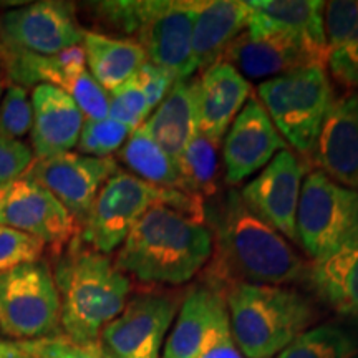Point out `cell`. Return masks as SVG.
Masks as SVG:
<instances>
[{
	"mask_svg": "<svg viewBox=\"0 0 358 358\" xmlns=\"http://www.w3.org/2000/svg\"><path fill=\"white\" fill-rule=\"evenodd\" d=\"M213 252L208 284L226 292L234 284L282 285L307 274L303 259L284 236L244 204L239 191H229L216 213L209 214Z\"/></svg>",
	"mask_w": 358,
	"mask_h": 358,
	"instance_id": "obj_1",
	"label": "cell"
},
{
	"mask_svg": "<svg viewBox=\"0 0 358 358\" xmlns=\"http://www.w3.org/2000/svg\"><path fill=\"white\" fill-rule=\"evenodd\" d=\"M213 257V231L204 221L158 204L134 224L115 266L145 284L181 285Z\"/></svg>",
	"mask_w": 358,
	"mask_h": 358,
	"instance_id": "obj_2",
	"label": "cell"
},
{
	"mask_svg": "<svg viewBox=\"0 0 358 358\" xmlns=\"http://www.w3.org/2000/svg\"><path fill=\"white\" fill-rule=\"evenodd\" d=\"M60 295V329L83 345L98 342L101 330L122 313L131 280L115 262L75 237L55 257L52 268Z\"/></svg>",
	"mask_w": 358,
	"mask_h": 358,
	"instance_id": "obj_3",
	"label": "cell"
},
{
	"mask_svg": "<svg viewBox=\"0 0 358 358\" xmlns=\"http://www.w3.org/2000/svg\"><path fill=\"white\" fill-rule=\"evenodd\" d=\"M226 306L232 340L245 358L277 357L317 319L306 295L280 285L234 284Z\"/></svg>",
	"mask_w": 358,
	"mask_h": 358,
	"instance_id": "obj_4",
	"label": "cell"
},
{
	"mask_svg": "<svg viewBox=\"0 0 358 358\" xmlns=\"http://www.w3.org/2000/svg\"><path fill=\"white\" fill-rule=\"evenodd\" d=\"M164 204L186 216L206 221L203 198L176 189H164L118 169L98 192L78 241L90 249L106 254L120 249L134 224L153 206Z\"/></svg>",
	"mask_w": 358,
	"mask_h": 358,
	"instance_id": "obj_5",
	"label": "cell"
},
{
	"mask_svg": "<svg viewBox=\"0 0 358 358\" xmlns=\"http://www.w3.org/2000/svg\"><path fill=\"white\" fill-rule=\"evenodd\" d=\"M257 95L285 143L306 158L312 156L335 101L324 66H302L266 80L257 87Z\"/></svg>",
	"mask_w": 358,
	"mask_h": 358,
	"instance_id": "obj_6",
	"label": "cell"
},
{
	"mask_svg": "<svg viewBox=\"0 0 358 358\" xmlns=\"http://www.w3.org/2000/svg\"><path fill=\"white\" fill-rule=\"evenodd\" d=\"M60 295L50 264H25L0 274V332L38 340L60 335Z\"/></svg>",
	"mask_w": 358,
	"mask_h": 358,
	"instance_id": "obj_7",
	"label": "cell"
},
{
	"mask_svg": "<svg viewBox=\"0 0 358 358\" xmlns=\"http://www.w3.org/2000/svg\"><path fill=\"white\" fill-rule=\"evenodd\" d=\"M358 232V191L338 185L322 171L303 178L295 234L307 256L324 257Z\"/></svg>",
	"mask_w": 358,
	"mask_h": 358,
	"instance_id": "obj_8",
	"label": "cell"
},
{
	"mask_svg": "<svg viewBox=\"0 0 358 358\" xmlns=\"http://www.w3.org/2000/svg\"><path fill=\"white\" fill-rule=\"evenodd\" d=\"M181 306L173 290H146L128 299L101 330L96 345L106 358H161L168 330Z\"/></svg>",
	"mask_w": 358,
	"mask_h": 358,
	"instance_id": "obj_9",
	"label": "cell"
},
{
	"mask_svg": "<svg viewBox=\"0 0 358 358\" xmlns=\"http://www.w3.org/2000/svg\"><path fill=\"white\" fill-rule=\"evenodd\" d=\"M85 32L73 3L58 0L27 3L0 15L2 50L55 55L82 45Z\"/></svg>",
	"mask_w": 358,
	"mask_h": 358,
	"instance_id": "obj_10",
	"label": "cell"
},
{
	"mask_svg": "<svg viewBox=\"0 0 358 358\" xmlns=\"http://www.w3.org/2000/svg\"><path fill=\"white\" fill-rule=\"evenodd\" d=\"M199 2V0H198ZM196 0H143L136 42L148 62L169 71L174 78H191V40Z\"/></svg>",
	"mask_w": 358,
	"mask_h": 358,
	"instance_id": "obj_11",
	"label": "cell"
},
{
	"mask_svg": "<svg viewBox=\"0 0 358 358\" xmlns=\"http://www.w3.org/2000/svg\"><path fill=\"white\" fill-rule=\"evenodd\" d=\"M0 226L37 237L55 257L80 234V224L64 206L25 176L0 187Z\"/></svg>",
	"mask_w": 358,
	"mask_h": 358,
	"instance_id": "obj_12",
	"label": "cell"
},
{
	"mask_svg": "<svg viewBox=\"0 0 358 358\" xmlns=\"http://www.w3.org/2000/svg\"><path fill=\"white\" fill-rule=\"evenodd\" d=\"M118 169L115 158L64 153L52 158L34 159L25 178L32 179L50 192L82 227L101 186Z\"/></svg>",
	"mask_w": 358,
	"mask_h": 358,
	"instance_id": "obj_13",
	"label": "cell"
},
{
	"mask_svg": "<svg viewBox=\"0 0 358 358\" xmlns=\"http://www.w3.org/2000/svg\"><path fill=\"white\" fill-rule=\"evenodd\" d=\"M306 166L290 150H282L239 191L244 204L285 239L297 243L295 216Z\"/></svg>",
	"mask_w": 358,
	"mask_h": 358,
	"instance_id": "obj_14",
	"label": "cell"
},
{
	"mask_svg": "<svg viewBox=\"0 0 358 358\" xmlns=\"http://www.w3.org/2000/svg\"><path fill=\"white\" fill-rule=\"evenodd\" d=\"M287 143L277 131L259 98L250 96L224 136L226 181L241 185L254 173L262 171Z\"/></svg>",
	"mask_w": 358,
	"mask_h": 358,
	"instance_id": "obj_15",
	"label": "cell"
},
{
	"mask_svg": "<svg viewBox=\"0 0 358 358\" xmlns=\"http://www.w3.org/2000/svg\"><path fill=\"white\" fill-rule=\"evenodd\" d=\"M227 334H231V325L226 292L208 282L198 284L181 301L161 358H198Z\"/></svg>",
	"mask_w": 358,
	"mask_h": 358,
	"instance_id": "obj_16",
	"label": "cell"
},
{
	"mask_svg": "<svg viewBox=\"0 0 358 358\" xmlns=\"http://www.w3.org/2000/svg\"><path fill=\"white\" fill-rule=\"evenodd\" d=\"M248 30L274 34L301 45L317 65L327 60L325 2L320 0H250Z\"/></svg>",
	"mask_w": 358,
	"mask_h": 358,
	"instance_id": "obj_17",
	"label": "cell"
},
{
	"mask_svg": "<svg viewBox=\"0 0 358 358\" xmlns=\"http://www.w3.org/2000/svg\"><path fill=\"white\" fill-rule=\"evenodd\" d=\"M30 103V148L35 159L70 153L77 148L85 116L69 93L52 85H37L32 90Z\"/></svg>",
	"mask_w": 358,
	"mask_h": 358,
	"instance_id": "obj_18",
	"label": "cell"
},
{
	"mask_svg": "<svg viewBox=\"0 0 358 358\" xmlns=\"http://www.w3.org/2000/svg\"><path fill=\"white\" fill-rule=\"evenodd\" d=\"M312 156L319 171L358 191V95L334 101Z\"/></svg>",
	"mask_w": 358,
	"mask_h": 358,
	"instance_id": "obj_19",
	"label": "cell"
},
{
	"mask_svg": "<svg viewBox=\"0 0 358 358\" xmlns=\"http://www.w3.org/2000/svg\"><path fill=\"white\" fill-rule=\"evenodd\" d=\"M250 98L248 78L227 62L203 71L198 85V129L219 146L227 129Z\"/></svg>",
	"mask_w": 358,
	"mask_h": 358,
	"instance_id": "obj_20",
	"label": "cell"
},
{
	"mask_svg": "<svg viewBox=\"0 0 358 358\" xmlns=\"http://www.w3.org/2000/svg\"><path fill=\"white\" fill-rule=\"evenodd\" d=\"M221 62H227L244 78L252 80H271L290 70L317 65L292 40L274 34L250 32L248 29L229 45Z\"/></svg>",
	"mask_w": 358,
	"mask_h": 358,
	"instance_id": "obj_21",
	"label": "cell"
},
{
	"mask_svg": "<svg viewBox=\"0 0 358 358\" xmlns=\"http://www.w3.org/2000/svg\"><path fill=\"white\" fill-rule=\"evenodd\" d=\"M248 2H198L191 40V73L204 71L221 62L229 45L248 29Z\"/></svg>",
	"mask_w": 358,
	"mask_h": 358,
	"instance_id": "obj_22",
	"label": "cell"
},
{
	"mask_svg": "<svg viewBox=\"0 0 358 358\" xmlns=\"http://www.w3.org/2000/svg\"><path fill=\"white\" fill-rule=\"evenodd\" d=\"M306 277L322 302L338 315L358 322V232L308 264Z\"/></svg>",
	"mask_w": 358,
	"mask_h": 358,
	"instance_id": "obj_23",
	"label": "cell"
},
{
	"mask_svg": "<svg viewBox=\"0 0 358 358\" xmlns=\"http://www.w3.org/2000/svg\"><path fill=\"white\" fill-rule=\"evenodd\" d=\"M198 77L178 80L143 124L176 163L192 134L198 131Z\"/></svg>",
	"mask_w": 358,
	"mask_h": 358,
	"instance_id": "obj_24",
	"label": "cell"
},
{
	"mask_svg": "<svg viewBox=\"0 0 358 358\" xmlns=\"http://www.w3.org/2000/svg\"><path fill=\"white\" fill-rule=\"evenodd\" d=\"M0 66L8 85H19L27 90L37 85H52L70 95L80 75L87 71V60L82 45H77L55 55L2 50Z\"/></svg>",
	"mask_w": 358,
	"mask_h": 358,
	"instance_id": "obj_25",
	"label": "cell"
},
{
	"mask_svg": "<svg viewBox=\"0 0 358 358\" xmlns=\"http://www.w3.org/2000/svg\"><path fill=\"white\" fill-rule=\"evenodd\" d=\"M82 48L90 75L110 93L134 77L148 62L143 47L133 38H115L87 30Z\"/></svg>",
	"mask_w": 358,
	"mask_h": 358,
	"instance_id": "obj_26",
	"label": "cell"
},
{
	"mask_svg": "<svg viewBox=\"0 0 358 358\" xmlns=\"http://www.w3.org/2000/svg\"><path fill=\"white\" fill-rule=\"evenodd\" d=\"M327 60L330 75L340 85L358 87V2H325Z\"/></svg>",
	"mask_w": 358,
	"mask_h": 358,
	"instance_id": "obj_27",
	"label": "cell"
},
{
	"mask_svg": "<svg viewBox=\"0 0 358 358\" xmlns=\"http://www.w3.org/2000/svg\"><path fill=\"white\" fill-rule=\"evenodd\" d=\"M120 159L127 164V168L134 176L150 182V185L192 194L187 189L176 161L148 134L143 127L129 134L127 143L120 150Z\"/></svg>",
	"mask_w": 358,
	"mask_h": 358,
	"instance_id": "obj_28",
	"label": "cell"
},
{
	"mask_svg": "<svg viewBox=\"0 0 358 358\" xmlns=\"http://www.w3.org/2000/svg\"><path fill=\"white\" fill-rule=\"evenodd\" d=\"M358 343L342 327L325 324L299 335L275 358H353Z\"/></svg>",
	"mask_w": 358,
	"mask_h": 358,
	"instance_id": "obj_29",
	"label": "cell"
},
{
	"mask_svg": "<svg viewBox=\"0 0 358 358\" xmlns=\"http://www.w3.org/2000/svg\"><path fill=\"white\" fill-rule=\"evenodd\" d=\"M179 171L192 194L213 196L217 189V146L196 131L178 159Z\"/></svg>",
	"mask_w": 358,
	"mask_h": 358,
	"instance_id": "obj_30",
	"label": "cell"
},
{
	"mask_svg": "<svg viewBox=\"0 0 358 358\" xmlns=\"http://www.w3.org/2000/svg\"><path fill=\"white\" fill-rule=\"evenodd\" d=\"M131 133L133 129L110 116L105 120H85L77 148L80 155L111 158V155L122 150Z\"/></svg>",
	"mask_w": 358,
	"mask_h": 358,
	"instance_id": "obj_31",
	"label": "cell"
},
{
	"mask_svg": "<svg viewBox=\"0 0 358 358\" xmlns=\"http://www.w3.org/2000/svg\"><path fill=\"white\" fill-rule=\"evenodd\" d=\"M150 113H153V110L148 105L146 95L138 83L136 75L110 93L108 116L133 131L145 124Z\"/></svg>",
	"mask_w": 358,
	"mask_h": 358,
	"instance_id": "obj_32",
	"label": "cell"
},
{
	"mask_svg": "<svg viewBox=\"0 0 358 358\" xmlns=\"http://www.w3.org/2000/svg\"><path fill=\"white\" fill-rule=\"evenodd\" d=\"M32 128V103L29 90L8 85L0 98V136L20 140Z\"/></svg>",
	"mask_w": 358,
	"mask_h": 358,
	"instance_id": "obj_33",
	"label": "cell"
},
{
	"mask_svg": "<svg viewBox=\"0 0 358 358\" xmlns=\"http://www.w3.org/2000/svg\"><path fill=\"white\" fill-rule=\"evenodd\" d=\"M45 245L27 232L0 226V274L12 268L42 261Z\"/></svg>",
	"mask_w": 358,
	"mask_h": 358,
	"instance_id": "obj_34",
	"label": "cell"
},
{
	"mask_svg": "<svg viewBox=\"0 0 358 358\" xmlns=\"http://www.w3.org/2000/svg\"><path fill=\"white\" fill-rule=\"evenodd\" d=\"M13 343L22 358H106L96 343L83 345L66 338L64 334L38 340H13Z\"/></svg>",
	"mask_w": 358,
	"mask_h": 358,
	"instance_id": "obj_35",
	"label": "cell"
},
{
	"mask_svg": "<svg viewBox=\"0 0 358 358\" xmlns=\"http://www.w3.org/2000/svg\"><path fill=\"white\" fill-rule=\"evenodd\" d=\"M34 159L32 148L24 141L0 136V187L25 176Z\"/></svg>",
	"mask_w": 358,
	"mask_h": 358,
	"instance_id": "obj_36",
	"label": "cell"
},
{
	"mask_svg": "<svg viewBox=\"0 0 358 358\" xmlns=\"http://www.w3.org/2000/svg\"><path fill=\"white\" fill-rule=\"evenodd\" d=\"M136 78L143 92H145L148 105H150L151 110H155L166 98L169 90L176 83V78L169 71L159 69V66L150 64V62H146L141 66L140 71L136 73Z\"/></svg>",
	"mask_w": 358,
	"mask_h": 358,
	"instance_id": "obj_37",
	"label": "cell"
},
{
	"mask_svg": "<svg viewBox=\"0 0 358 358\" xmlns=\"http://www.w3.org/2000/svg\"><path fill=\"white\" fill-rule=\"evenodd\" d=\"M198 358H245L232 340V335L227 334L216 342L211 343Z\"/></svg>",
	"mask_w": 358,
	"mask_h": 358,
	"instance_id": "obj_38",
	"label": "cell"
},
{
	"mask_svg": "<svg viewBox=\"0 0 358 358\" xmlns=\"http://www.w3.org/2000/svg\"><path fill=\"white\" fill-rule=\"evenodd\" d=\"M0 358H22L13 340H0Z\"/></svg>",
	"mask_w": 358,
	"mask_h": 358,
	"instance_id": "obj_39",
	"label": "cell"
},
{
	"mask_svg": "<svg viewBox=\"0 0 358 358\" xmlns=\"http://www.w3.org/2000/svg\"><path fill=\"white\" fill-rule=\"evenodd\" d=\"M0 98H2V78H0Z\"/></svg>",
	"mask_w": 358,
	"mask_h": 358,
	"instance_id": "obj_40",
	"label": "cell"
},
{
	"mask_svg": "<svg viewBox=\"0 0 358 358\" xmlns=\"http://www.w3.org/2000/svg\"><path fill=\"white\" fill-rule=\"evenodd\" d=\"M0 64H2V48H0Z\"/></svg>",
	"mask_w": 358,
	"mask_h": 358,
	"instance_id": "obj_41",
	"label": "cell"
}]
</instances>
